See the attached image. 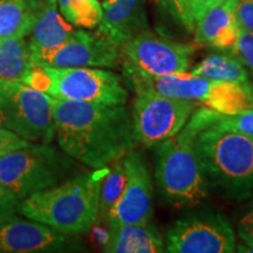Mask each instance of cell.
<instances>
[{"instance_id": "cell-1", "label": "cell", "mask_w": 253, "mask_h": 253, "mask_svg": "<svg viewBox=\"0 0 253 253\" xmlns=\"http://www.w3.org/2000/svg\"><path fill=\"white\" fill-rule=\"evenodd\" d=\"M53 116L60 148L95 170L104 169L138 144L126 104L107 106L53 97Z\"/></svg>"}, {"instance_id": "cell-2", "label": "cell", "mask_w": 253, "mask_h": 253, "mask_svg": "<svg viewBox=\"0 0 253 253\" xmlns=\"http://www.w3.org/2000/svg\"><path fill=\"white\" fill-rule=\"evenodd\" d=\"M102 169L79 175L19 202L18 212L66 235L87 233L99 220Z\"/></svg>"}, {"instance_id": "cell-3", "label": "cell", "mask_w": 253, "mask_h": 253, "mask_svg": "<svg viewBox=\"0 0 253 253\" xmlns=\"http://www.w3.org/2000/svg\"><path fill=\"white\" fill-rule=\"evenodd\" d=\"M194 147L210 189L233 201L252 197L253 137L213 126H201Z\"/></svg>"}, {"instance_id": "cell-4", "label": "cell", "mask_w": 253, "mask_h": 253, "mask_svg": "<svg viewBox=\"0 0 253 253\" xmlns=\"http://www.w3.org/2000/svg\"><path fill=\"white\" fill-rule=\"evenodd\" d=\"M198 128L191 120L175 136L155 145V178L167 203L194 208L209 196V183L196 155L194 142Z\"/></svg>"}, {"instance_id": "cell-5", "label": "cell", "mask_w": 253, "mask_h": 253, "mask_svg": "<svg viewBox=\"0 0 253 253\" xmlns=\"http://www.w3.org/2000/svg\"><path fill=\"white\" fill-rule=\"evenodd\" d=\"M126 84L136 91H153L175 99L201 102L221 114L253 109V86L211 80L186 72L168 75H147L123 69Z\"/></svg>"}, {"instance_id": "cell-6", "label": "cell", "mask_w": 253, "mask_h": 253, "mask_svg": "<svg viewBox=\"0 0 253 253\" xmlns=\"http://www.w3.org/2000/svg\"><path fill=\"white\" fill-rule=\"evenodd\" d=\"M23 84L58 100L116 106L128 99L121 77L104 68L33 66Z\"/></svg>"}, {"instance_id": "cell-7", "label": "cell", "mask_w": 253, "mask_h": 253, "mask_svg": "<svg viewBox=\"0 0 253 253\" xmlns=\"http://www.w3.org/2000/svg\"><path fill=\"white\" fill-rule=\"evenodd\" d=\"M75 160L48 143H33L0 156V183L19 201L74 177Z\"/></svg>"}, {"instance_id": "cell-8", "label": "cell", "mask_w": 253, "mask_h": 253, "mask_svg": "<svg viewBox=\"0 0 253 253\" xmlns=\"http://www.w3.org/2000/svg\"><path fill=\"white\" fill-rule=\"evenodd\" d=\"M0 126L33 142L55 137L53 97L19 81L0 79Z\"/></svg>"}, {"instance_id": "cell-9", "label": "cell", "mask_w": 253, "mask_h": 253, "mask_svg": "<svg viewBox=\"0 0 253 253\" xmlns=\"http://www.w3.org/2000/svg\"><path fill=\"white\" fill-rule=\"evenodd\" d=\"M197 108L194 101L175 99L153 91H136L131 119L138 143L151 148L175 136Z\"/></svg>"}, {"instance_id": "cell-10", "label": "cell", "mask_w": 253, "mask_h": 253, "mask_svg": "<svg viewBox=\"0 0 253 253\" xmlns=\"http://www.w3.org/2000/svg\"><path fill=\"white\" fill-rule=\"evenodd\" d=\"M120 50L123 69L158 77L188 71L196 47L145 30L123 43Z\"/></svg>"}, {"instance_id": "cell-11", "label": "cell", "mask_w": 253, "mask_h": 253, "mask_svg": "<svg viewBox=\"0 0 253 253\" xmlns=\"http://www.w3.org/2000/svg\"><path fill=\"white\" fill-rule=\"evenodd\" d=\"M236 248L235 231L220 213L185 217L167 235L166 251L171 253H231Z\"/></svg>"}, {"instance_id": "cell-12", "label": "cell", "mask_w": 253, "mask_h": 253, "mask_svg": "<svg viewBox=\"0 0 253 253\" xmlns=\"http://www.w3.org/2000/svg\"><path fill=\"white\" fill-rule=\"evenodd\" d=\"M34 66L118 68L122 62L120 47L102 34L73 30L55 49L31 54Z\"/></svg>"}, {"instance_id": "cell-13", "label": "cell", "mask_w": 253, "mask_h": 253, "mask_svg": "<svg viewBox=\"0 0 253 253\" xmlns=\"http://www.w3.org/2000/svg\"><path fill=\"white\" fill-rule=\"evenodd\" d=\"M126 184L119 201L107 217L109 225L145 224L153 216V179L145 157L140 151L131 150L123 156Z\"/></svg>"}, {"instance_id": "cell-14", "label": "cell", "mask_w": 253, "mask_h": 253, "mask_svg": "<svg viewBox=\"0 0 253 253\" xmlns=\"http://www.w3.org/2000/svg\"><path fill=\"white\" fill-rule=\"evenodd\" d=\"M81 249L75 236L15 216L0 223V253L71 252Z\"/></svg>"}, {"instance_id": "cell-15", "label": "cell", "mask_w": 253, "mask_h": 253, "mask_svg": "<svg viewBox=\"0 0 253 253\" xmlns=\"http://www.w3.org/2000/svg\"><path fill=\"white\" fill-rule=\"evenodd\" d=\"M99 33L121 47L136 34L148 30L145 0H103Z\"/></svg>"}, {"instance_id": "cell-16", "label": "cell", "mask_w": 253, "mask_h": 253, "mask_svg": "<svg viewBox=\"0 0 253 253\" xmlns=\"http://www.w3.org/2000/svg\"><path fill=\"white\" fill-rule=\"evenodd\" d=\"M235 2L236 0L217 2L198 19L194 30L196 43L235 52L239 30L233 11Z\"/></svg>"}, {"instance_id": "cell-17", "label": "cell", "mask_w": 253, "mask_h": 253, "mask_svg": "<svg viewBox=\"0 0 253 253\" xmlns=\"http://www.w3.org/2000/svg\"><path fill=\"white\" fill-rule=\"evenodd\" d=\"M108 253H158L164 251V242L157 227L145 224L109 225L102 246Z\"/></svg>"}, {"instance_id": "cell-18", "label": "cell", "mask_w": 253, "mask_h": 253, "mask_svg": "<svg viewBox=\"0 0 253 253\" xmlns=\"http://www.w3.org/2000/svg\"><path fill=\"white\" fill-rule=\"evenodd\" d=\"M73 30V25L60 14L56 1H46L30 33L31 54L55 49L65 42Z\"/></svg>"}, {"instance_id": "cell-19", "label": "cell", "mask_w": 253, "mask_h": 253, "mask_svg": "<svg viewBox=\"0 0 253 253\" xmlns=\"http://www.w3.org/2000/svg\"><path fill=\"white\" fill-rule=\"evenodd\" d=\"M45 0H0V38L30 36Z\"/></svg>"}, {"instance_id": "cell-20", "label": "cell", "mask_w": 253, "mask_h": 253, "mask_svg": "<svg viewBox=\"0 0 253 253\" xmlns=\"http://www.w3.org/2000/svg\"><path fill=\"white\" fill-rule=\"evenodd\" d=\"M191 74L236 84L249 82V72L244 63L235 53L226 50L209 54L191 69Z\"/></svg>"}, {"instance_id": "cell-21", "label": "cell", "mask_w": 253, "mask_h": 253, "mask_svg": "<svg viewBox=\"0 0 253 253\" xmlns=\"http://www.w3.org/2000/svg\"><path fill=\"white\" fill-rule=\"evenodd\" d=\"M33 66L25 38H0V79L23 82Z\"/></svg>"}, {"instance_id": "cell-22", "label": "cell", "mask_w": 253, "mask_h": 253, "mask_svg": "<svg viewBox=\"0 0 253 253\" xmlns=\"http://www.w3.org/2000/svg\"><path fill=\"white\" fill-rule=\"evenodd\" d=\"M190 120L198 128L213 126L253 137V109L236 114H221L205 107L196 109Z\"/></svg>"}, {"instance_id": "cell-23", "label": "cell", "mask_w": 253, "mask_h": 253, "mask_svg": "<svg viewBox=\"0 0 253 253\" xmlns=\"http://www.w3.org/2000/svg\"><path fill=\"white\" fill-rule=\"evenodd\" d=\"M100 184L99 219L107 220V217L121 196L126 184V167L123 157L114 161L112 167L106 169Z\"/></svg>"}, {"instance_id": "cell-24", "label": "cell", "mask_w": 253, "mask_h": 253, "mask_svg": "<svg viewBox=\"0 0 253 253\" xmlns=\"http://www.w3.org/2000/svg\"><path fill=\"white\" fill-rule=\"evenodd\" d=\"M60 14L73 26L94 28L102 20L99 0H56Z\"/></svg>"}, {"instance_id": "cell-25", "label": "cell", "mask_w": 253, "mask_h": 253, "mask_svg": "<svg viewBox=\"0 0 253 253\" xmlns=\"http://www.w3.org/2000/svg\"><path fill=\"white\" fill-rule=\"evenodd\" d=\"M154 1L160 5L167 13L171 15L186 31L194 33L196 23L190 14L184 0H154Z\"/></svg>"}, {"instance_id": "cell-26", "label": "cell", "mask_w": 253, "mask_h": 253, "mask_svg": "<svg viewBox=\"0 0 253 253\" xmlns=\"http://www.w3.org/2000/svg\"><path fill=\"white\" fill-rule=\"evenodd\" d=\"M235 54L242 60L245 67L253 74V33L245 28L238 30V38L235 47Z\"/></svg>"}, {"instance_id": "cell-27", "label": "cell", "mask_w": 253, "mask_h": 253, "mask_svg": "<svg viewBox=\"0 0 253 253\" xmlns=\"http://www.w3.org/2000/svg\"><path fill=\"white\" fill-rule=\"evenodd\" d=\"M19 199L0 183V223L17 216Z\"/></svg>"}, {"instance_id": "cell-28", "label": "cell", "mask_w": 253, "mask_h": 253, "mask_svg": "<svg viewBox=\"0 0 253 253\" xmlns=\"http://www.w3.org/2000/svg\"><path fill=\"white\" fill-rule=\"evenodd\" d=\"M31 142L0 126V156L26 147Z\"/></svg>"}, {"instance_id": "cell-29", "label": "cell", "mask_w": 253, "mask_h": 253, "mask_svg": "<svg viewBox=\"0 0 253 253\" xmlns=\"http://www.w3.org/2000/svg\"><path fill=\"white\" fill-rule=\"evenodd\" d=\"M233 11L238 26L253 33V0H236Z\"/></svg>"}, {"instance_id": "cell-30", "label": "cell", "mask_w": 253, "mask_h": 253, "mask_svg": "<svg viewBox=\"0 0 253 253\" xmlns=\"http://www.w3.org/2000/svg\"><path fill=\"white\" fill-rule=\"evenodd\" d=\"M237 233L244 244L253 243V199L246 208L244 214L240 217L238 225H237Z\"/></svg>"}, {"instance_id": "cell-31", "label": "cell", "mask_w": 253, "mask_h": 253, "mask_svg": "<svg viewBox=\"0 0 253 253\" xmlns=\"http://www.w3.org/2000/svg\"><path fill=\"white\" fill-rule=\"evenodd\" d=\"M186 7H188L190 14L194 18L195 23H197L198 19L208 11L211 6H213L218 0H184Z\"/></svg>"}, {"instance_id": "cell-32", "label": "cell", "mask_w": 253, "mask_h": 253, "mask_svg": "<svg viewBox=\"0 0 253 253\" xmlns=\"http://www.w3.org/2000/svg\"><path fill=\"white\" fill-rule=\"evenodd\" d=\"M237 251L238 252H248V253H253V243L252 244H242L237 246Z\"/></svg>"}, {"instance_id": "cell-33", "label": "cell", "mask_w": 253, "mask_h": 253, "mask_svg": "<svg viewBox=\"0 0 253 253\" xmlns=\"http://www.w3.org/2000/svg\"><path fill=\"white\" fill-rule=\"evenodd\" d=\"M45 1H56V0H45Z\"/></svg>"}, {"instance_id": "cell-34", "label": "cell", "mask_w": 253, "mask_h": 253, "mask_svg": "<svg viewBox=\"0 0 253 253\" xmlns=\"http://www.w3.org/2000/svg\"><path fill=\"white\" fill-rule=\"evenodd\" d=\"M218 1H226V0H218Z\"/></svg>"}]
</instances>
